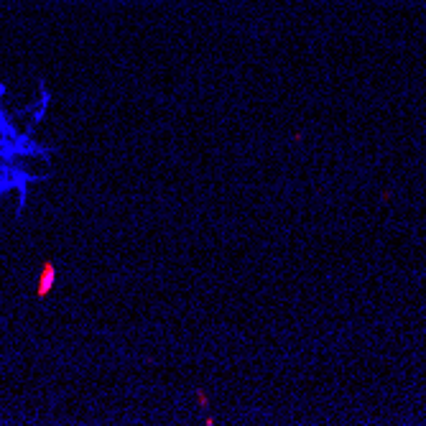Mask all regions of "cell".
<instances>
[{"label":"cell","mask_w":426,"mask_h":426,"mask_svg":"<svg viewBox=\"0 0 426 426\" xmlns=\"http://www.w3.org/2000/svg\"><path fill=\"white\" fill-rule=\"evenodd\" d=\"M56 279H59V271H56V265L51 261H46L41 265V271H38V281H36V299H46L51 289H54Z\"/></svg>","instance_id":"1"},{"label":"cell","mask_w":426,"mask_h":426,"mask_svg":"<svg viewBox=\"0 0 426 426\" xmlns=\"http://www.w3.org/2000/svg\"><path fill=\"white\" fill-rule=\"evenodd\" d=\"M194 396H197V403H200V408H209V396L204 393L202 388L194 390Z\"/></svg>","instance_id":"2"}]
</instances>
